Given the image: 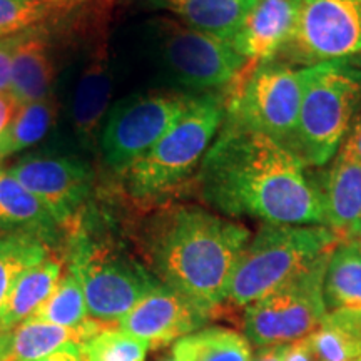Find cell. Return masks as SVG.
<instances>
[{
    "mask_svg": "<svg viewBox=\"0 0 361 361\" xmlns=\"http://www.w3.org/2000/svg\"><path fill=\"white\" fill-rule=\"evenodd\" d=\"M17 107H19V104H17L11 92L0 94V139L6 134L8 124L12 123L13 116H16L17 112Z\"/></svg>",
    "mask_w": 361,
    "mask_h": 361,
    "instance_id": "31",
    "label": "cell"
},
{
    "mask_svg": "<svg viewBox=\"0 0 361 361\" xmlns=\"http://www.w3.org/2000/svg\"><path fill=\"white\" fill-rule=\"evenodd\" d=\"M111 92L112 75L107 49L99 45L80 71L71 106L72 126L84 144L94 142L101 134Z\"/></svg>",
    "mask_w": 361,
    "mask_h": 361,
    "instance_id": "16",
    "label": "cell"
},
{
    "mask_svg": "<svg viewBox=\"0 0 361 361\" xmlns=\"http://www.w3.org/2000/svg\"><path fill=\"white\" fill-rule=\"evenodd\" d=\"M348 146L351 151H353V154L358 157L361 161V114L356 117L353 128L350 129V134H348V139L346 141H343Z\"/></svg>",
    "mask_w": 361,
    "mask_h": 361,
    "instance_id": "35",
    "label": "cell"
},
{
    "mask_svg": "<svg viewBox=\"0 0 361 361\" xmlns=\"http://www.w3.org/2000/svg\"><path fill=\"white\" fill-rule=\"evenodd\" d=\"M52 251L29 234L0 233V311L22 274L42 263Z\"/></svg>",
    "mask_w": 361,
    "mask_h": 361,
    "instance_id": "27",
    "label": "cell"
},
{
    "mask_svg": "<svg viewBox=\"0 0 361 361\" xmlns=\"http://www.w3.org/2000/svg\"><path fill=\"white\" fill-rule=\"evenodd\" d=\"M179 361H251V343L229 328H204L174 343Z\"/></svg>",
    "mask_w": 361,
    "mask_h": 361,
    "instance_id": "25",
    "label": "cell"
},
{
    "mask_svg": "<svg viewBox=\"0 0 361 361\" xmlns=\"http://www.w3.org/2000/svg\"><path fill=\"white\" fill-rule=\"evenodd\" d=\"M288 345H271V346H261L252 356L251 361H284L286 356Z\"/></svg>",
    "mask_w": 361,
    "mask_h": 361,
    "instance_id": "34",
    "label": "cell"
},
{
    "mask_svg": "<svg viewBox=\"0 0 361 361\" xmlns=\"http://www.w3.org/2000/svg\"><path fill=\"white\" fill-rule=\"evenodd\" d=\"M159 49L169 78L200 94L219 92L231 85L247 64L233 42L188 25H166Z\"/></svg>",
    "mask_w": 361,
    "mask_h": 361,
    "instance_id": "10",
    "label": "cell"
},
{
    "mask_svg": "<svg viewBox=\"0 0 361 361\" xmlns=\"http://www.w3.org/2000/svg\"><path fill=\"white\" fill-rule=\"evenodd\" d=\"M333 251V250H331ZM331 251L245 308V336L256 348L291 345L313 333L328 313L324 273Z\"/></svg>",
    "mask_w": 361,
    "mask_h": 361,
    "instance_id": "7",
    "label": "cell"
},
{
    "mask_svg": "<svg viewBox=\"0 0 361 361\" xmlns=\"http://www.w3.org/2000/svg\"><path fill=\"white\" fill-rule=\"evenodd\" d=\"M11 174L51 211L64 233L79 224V213L92 189V173L71 156L29 154L7 168Z\"/></svg>",
    "mask_w": 361,
    "mask_h": 361,
    "instance_id": "12",
    "label": "cell"
},
{
    "mask_svg": "<svg viewBox=\"0 0 361 361\" xmlns=\"http://www.w3.org/2000/svg\"><path fill=\"white\" fill-rule=\"evenodd\" d=\"M326 310H361V247L355 239L333 247L324 273Z\"/></svg>",
    "mask_w": 361,
    "mask_h": 361,
    "instance_id": "24",
    "label": "cell"
},
{
    "mask_svg": "<svg viewBox=\"0 0 361 361\" xmlns=\"http://www.w3.org/2000/svg\"><path fill=\"white\" fill-rule=\"evenodd\" d=\"M194 94L147 92L117 102L101 130L104 161L126 174L186 111Z\"/></svg>",
    "mask_w": 361,
    "mask_h": 361,
    "instance_id": "9",
    "label": "cell"
},
{
    "mask_svg": "<svg viewBox=\"0 0 361 361\" xmlns=\"http://www.w3.org/2000/svg\"><path fill=\"white\" fill-rule=\"evenodd\" d=\"M59 114V102L52 96L17 107L12 123L0 139V159L13 156L42 141Z\"/></svg>",
    "mask_w": 361,
    "mask_h": 361,
    "instance_id": "26",
    "label": "cell"
},
{
    "mask_svg": "<svg viewBox=\"0 0 361 361\" xmlns=\"http://www.w3.org/2000/svg\"><path fill=\"white\" fill-rule=\"evenodd\" d=\"M361 97V72L345 61L303 67V97L293 152L322 168L340 151Z\"/></svg>",
    "mask_w": 361,
    "mask_h": 361,
    "instance_id": "5",
    "label": "cell"
},
{
    "mask_svg": "<svg viewBox=\"0 0 361 361\" xmlns=\"http://www.w3.org/2000/svg\"><path fill=\"white\" fill-rule=\"evenodd\" d=\"M71 343L82 345V333L37 319H25L13 329L0 331V361H35Z\"/></svg>",
    "mask_w": 361,
    "mask_h": 361,
    "instance_id": "21",
    "label": "cell"
},
{
    "mask_svg": "<svg viewBox=\"0 0 361 361\" xmlns=\"http://www.w3.org/2000/svg\"><path fill=\"white\" fill-rule=\"evenodd\" d=\"M62 231L51 211L0 162V233L29 234L54 250Z\"/></svg>",
    "mask_w": 361,
    "mask_h": 361,
    "instance_id": "17",
    "label": "cell"
},
{
    "mask_svg": "<svg viewBox=\"0 0 361 361\" xmlns=\"http://www.w3.org/2000/svg\"><path fill=\"white\" fill-rule=\"evenodd\" d=\"M54 62L47 34L42 27L24 32L13 56L11 89L17 104H29L51 96L54 82Z\"/></svg>",
    "mask_w": 361,
    "mask_h": 361,
    "instance_id": "18",
    "label": "cell"
},
{
    "mask_svg": "<svg viewBox=\"0 0 361 361\" xmlns=\"http://www.w3.org/2000/svg\"><path fill=\"white\" fill-rule=\"evenodd\" d=\"M288 57L306 67L361 54V0H301Z\"/></svg>",
    "mask_w": 361,
    "mask_h": 361,
    "instance_id": "11",
    "label": "cell"
},
{
    "mask_svg": "<svg viewBox=\"0 0 361 361\" xmlns=\"http://www.w3.org/2000/svg\"><path fill=\"white\" fill-rule=\"evenodd\" d=\"M67 264L82 284L87 313L119 326L124 316L161 281L152 271L109 241H92L79 228L69 234Z\"/></svg>",
    "mask_w": 361,
    "mask_h": 361,
    "instance_id": "6",
    "label": "cell"
},
{
    "mask_svg": "<svg viewBox=\"0 0 361 361\" xmlns=\"http://www.w3.org/2000/svg\"><path fill=\"white\" fill-rule=\"evenodd\" d=\"M35 361H82V356H80V348L78 343H71V345H66L64 348L54 351V353Z\"/></svg>",
    "mask_w": 361,
    "mask_h": 361,
    "instance_id": "33",
    "label": "cell"
},
{
    "mask_svg": "<svg viewBox=\"0 0 361 361\" xmlns=\"http://www.w3.org/2000/svg\"><path fill=\"white\" fill-rule=\"evenodd\" d=\"M22 35L24 32L0 39V94L8 92V89H11L13 56H16L17 45H19Z\"/></svg>",
    "mask_w": 361,
    "mask_h": 361,
    "instance_id": "30",
    "label": "cell"
},
{
    "mask_svg": "<svg viewBox=\"0 0 361 361\" xmlns=\"http://www.w3.org/2000/svg\"><path fill=\"white\" fill-rule=\"evenodd\" d=\"M59 19L52 0H0V39Z\"/></svg>",
    "mask_w": 361,
    "mask_h": 361,
    "instance_id": "29",
    "label": "cell"
},
{
    "mask_svg": "<svg viewBox=\"0 0 361 361\" xmlns=\"http://www.w3.org/2000/svg\"><path fill=\"white\" fill-rule=\"evenodd\" d=\"M166 361H179V360H176V358H171V360H166Z\"/></svg>",
    "mask_w": 361,
    "mask_h": 361,
    "instance_id": "37",
    "label": "cell"
},
{
    "mask_svg": "<svg viewBox=\"0 0 361 361\" xmlns=\"http://www.w3.org/2000/svg\"><path fill=\"white\" fill-rule=\"evenodd\" d=\"M338 243L326 226L263 224L239 256L224 305L246 308L295 278Z\"/></svg>",
    "mask_w": 361,
    "mask_h": 361,
    "instance_id": "4",
    "label": "cell"
},
{
    "mask_svg": "<svg viewBox=\"0 0 361 361\" xmlns=\"http://www.w3.org/2000/svg\"><path fill=\"white\" fill-rule=\"evenodd\" d=\"M251 233L196 206H179L157 216L144 239L152 273L183 293L213 318L223 308L239 256Z\"/></svg>",
    "mask_w": 361,
    "mask_h": 361,
    "instance_id": "2",
    "label": "cell"
},
{
    "mask_svg": "<svg viewBox=\"0 0 361 361\" xmlns=\"http://www.w3.org/2000/svg\"><path fill=\"white\" fill-rule=\"evenodd\" d=\"M226 116L223 92L194 94L186 111L141 159L126 171L128 191L135 200H159L200 169Z\"/></svg>",
    "mask_w": 361,
    "mask_h": 361,
    "instance_id": "3",
    "label": "cell"
},
{
    "mask_svg": "<svg viewBox=\"0 0 361 361\" xmlns=\"http://www.w3.org/2000/svg\"><path fill=\"white\" fill-rule=\"evenodd\" d=\"M79 348L82 361H144L149 345L119 326H106Z\"/></svg>",
    "mask_w": 361,
    "mask_h": 361,
    "instance_id": "28",
    "label": "cell"
},
{
    "mask_svg": "<svg viewBox=\"0 0 361 361\" xmlns=\"http://www.w3.org/2000/svg\"><path fill=\"white\" fill-rule=\"evenodd\" d=\"M353 361H361V358H358V360H353Z\"/></svg>",
    "mask_w": 361,
    "mask_h": 361,
    "instance_id": "38",
    "label": "cell"
},
{
    "mask_svg": "<svg viewBox=\"0 0 361 361\" xmlns=\"http://www.w3.org/2000/svg\"><path fill=\"white\" fill-rule=\"evenodd\" d=\"M64 264V256L52 251L42 263L25 271L13 286L6 306L0 311V328L13 329L29 319L57 286Z\"/></svg>",
    "mask_w": 361,
    "mask_h": 361,
    "instance_id": "20",
    "label": "cell"
},
{
    "mask_svg": "<svg viewBox=\"0 0 361 361\" xmlns=\"http://www.w3.org/2000/svg\"><path fill=\"white\" fill-rule=\"evenodd\" d=\"M326 228L338 241H351L361 231V161L341 144L323 184Z\"/></svg>",
    "mask_w": 361,
    "mask_h": 361,
    "instance_id": "15",
    "label": "cell"
},
{
    "mask_svg": "<svg viewBox=\"0 0 361 361\" xmlns=\"http://www.w3.org/2000/svg\"><path fill=\"white\" fill-rule=\"evenodd\" d=\"M300 6L301 0H258L233 39L234 49L256 64L274 59L295 32Z\"/></svg>",
    "mask_w": 361,
    "mask_h": 361,
    "instance_id": "14",
    "label": "cell"
},
{
    "mask_svg": "<svg viewBox=\"0 0 361 361\" xmlns=\"http://www.w3.org/2000/svg\"><path fill=\"white\" fill-rule=\"evenodd\" d=\"M301 97L303 69L271 59L259 62L241 89L226 97V116L291 149Z\"/></svg>",
    "mask_w": 361,
    "mask_h": 361,
    "instance_id": "8",
    "label": "cell"
},
{
    "mask_svg": "<svg viewBox=\"0 0 361 361\" xmlns=\"http://www.w3.org/2000/svg\"><path fill=\"white\" fill-rule=\"evenodd\" d=\"M161 7L178 16L188 27L214 37H236L247 13L258 0H157Z\"/></svg>",
    "mask_w": 361,
    "mask_h": 361,
    "instance_id": "19",
    "label": "cell"
},
{
    "mask_svg": "<svg viewBox=\"0 0 361 361\" xmlns=\"http://www.w3.org/2000/svg\"><path fill=\"white\" fill-rule=\"evenodd\" d=\"M284 361H319V360L316 358L308 338H303V340H298L295 343H291V345H288Z\"/></svg>",
    "mask_w": 361,
    "mask_h": 361,
    "instance_id": "32",
    "label": "cell"
},
{
    "mask_svg": "<svg viewBox=\"0 0 361 361\" xmlns=\"http://www.w3.org/2000/svg\"><path fill=\"white\" fill-rule=\"evenodd\" d=\"M308 338L319 361H353L361 358V310L328 311Z\"/></svg>",
    "mask_w": 361,
    "mask_h": 361,
    "instance_id": "23",
    "label": "cell"
},
{
    "mask_svg": "<svg viewBox=\"0 0 361 361\" xmlns=\"http://www.w3.org/2000/svg\"><path fill=\"white\" fill-rule=\"evenodd\" d=\"M355 241H356V243H358V245H360V247H361V231H360V234H358V238H356V239H355Z\"/></svg>",
    "mask_w": 361,
    "mask_h": 361,
    "instance_id": "36",
    "label": "cell"
},
{
    "mask_svg": "<svg viewBox=\"0 0 361 361\" xmlns=\"http://www.w3.org/2000/svg\"><path fill=\"white\" fill-rule=\"evenodd\" d=\"M29 319L78 329L82 333L84 343L97 335L101 329L109 326V324L99 323L89 316L82 284L69 264L62 273L51 296L39 306V310Z\"/></svg>",
    "mask_w": 361,
    "mask_h": 361,
    "instance_id": "22",
    "label": "cell"
},
{
    "mask_svg": "<svg viewBox=\"0 0 361 361\" xmlns=\"http://www.w3.org/2000/svg\"><path fill=\"white\" fill-rule=\"evenodd\" d=\"M290 147L224 116L200 166L202 197L226 216L326 226L322 184Z\"/></svg>",
    "mask_w": 361,
    "mask_h": 361,
    "instance_id": "1",
    "label": "cell"
},
{
    "mask_svg": "<svg viewBox=\"0 0 361 361\" xmlns=\"http://www.w3.org/2000/svg\"><path fill=\"white\" fill-rule=\"evenodd\" d=\"M209 318L207 311L183 293L159 283L124 316L119 328L147 343L149 348H159L200 331Z\"/></svg>",
    "mask_w": 361,
    "mask_h": 361,
    "instance_id": "13",
    "label": "cell"
}]
</instances>
